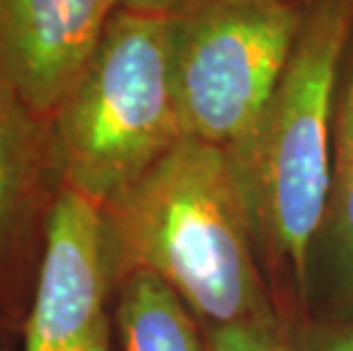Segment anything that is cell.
<instances>
[{
    "label": "cell",
    "instance_id": "1",
    "mask_svg": "<svg viewBox=\"0 0 353 351\" xmlns=\"http://www.w3.org/2000/svg\"><path fill=\"white\" fill-rule=\"evenodd\" d=\"M353 0H307L301 32L260 119L228 148L281 331L312 305V256L330 185L335 92Z\"/></svg>",
    "mask_w": 353,
    "mask_h": 351
},
{
    "label": "cell",
    "instance_id": "2",
    "mask_svg": "<svg viewBox=\"0 0 353 351\" xmlns=\"http://www.w3.org/2000/svg\"><path fill=\"white\" fill-rule=\"evenodd\" d=\"M112 283L148 270L201 326L281 331L228 153L185 137L125 197L103 210ZM283 333V331H281Z\"/></svg>",
    "mask_w": 353,
    "mask_h": 351
},
{
    "label": "cell",
    "instance_id": "3",
    "mask_svg": "<svg viewBox=\"0 0 353 351\" xmlns=\"http://www.w3.org/2000/svg\"><path fill=\"white\" fill-rule=\"evenodd\" d=\"M48 123L62 185L101 210L119 203L187 137L171 17L117 10Z\"/></svg>",
    "mask_w": 353,
    "mask_h": 351
},
{
    "label": "cell",
    "instance_id": "4",
    "mask_svg": "<svg viewBox=\"0 0 353 351\" xmlns=\"http://www.w3.org/2000/svg\"><path fill=\"white\" fill-rule=\"evenodd\" d=\"M305 0H183L171 46L187 137L228 151L260 119L281 82Z\"/></svg>",
    "mask_w": 353,
    "mask_h": 351
},
{
    "label": "cell",
    "instance_id": "5",
    "mask_svg": "<svg viewBox=\"0 0 353 351\" xmlns=\"http://www.w3.org/2000/svg\"><path fill=\"white\" fill-rule=\"evenodd\" d=\"M112 292L103 210L62 185L21 326V351H114Z\"/></svg>",
    "mask_w": 353,
    "mask_h": 351
},
{
    "label": "cell",
    "instance_id": "6",
    "mask_svg": "<svg viewBox=\"0 0 353 351\" xmlns=\"http://www.w3.org/2000/svg\"><path fill=\"white\" fill-rule=\"evenodd\" d=\"M62 190L48 119L0 92V317L21 333Z\"/></svg>",
    "mask_w": 353,
    "mask_h": 351
},
{
    "label": "cell",
    "instance_id": "7",
    "mask_svg": "<svg viewBox=\"0 0 353 351\" xmlns=\"http://www.w3.org/2000/svg\"><path fill=\"white\" fill-rule=\"evenodd\" d=\"M117 10L119 0H0V92L50 119Z\"/></svg>",
    "mask_w": 353,
    "mask_h": 351
},
{
    "label": "cell",
    "instance_id": "8",
    "mask_svg": "<svg viewBox=\"0 0 353 351\" xmlns=\"http://www.w3.org/2000/svg\"><path fill=\"white\" fill-rule=\"evenodd\" d=\"M312 310L353 319V34L335 92L328 201L312 256Z\"/></svg>",
    "mask_w": 353,
    "mask_h": 351
},
{
    "label": "cell",
    "instance_id": "9",
    "mask_svg": "<svg viewBox=\"0 0 353 351\" xmlns=\"http://www.w3.org/2000/svg\"><path fill=\"white\" fill-rule=\"evenodd\" d=\"M112 317L119 351H212L190 305L148 270L114 281Z\"/></svg>",
    "mask_w": 353,
    "mask_h": 351
},
{
    "label": "cell",
    "instance_id": "10",
    "mask_svg": "<svg viewBox=\"0 0 353 351\" xmlns=\"http://www.w3.org/2000/svg\"><path fill=\"white\" fill-rule=\"evenodd\" d=\"M288 351H353V319L312 310L283 331Z\"/></svg>",
    "mask_w": 353,
    "mask_h": 351
},
{
    "label": "cell",
    "instance_id": "11",
    "mask_svg": "<svg viewBox=\"0 0 353 351\" xmlns=\"http://www.w3.org/2000/svg\"><path fill=\"white\" fill-rule=\"evenodd\" d=\"M205 333L212 351H288L283 333L276 328L228 326L208 328Z\"/></svg>",
    "mask_w": 353,
    "mask_h": 351
},
{
    "label": "cell",
    "instance_id": "12",
    "mask_svg": "<svg viewBox=\"0 0 353 351\" xmlns=\"http://www.w3.org/2000/svg\"><path fill=\"white\" fill-rule=\"evenodd\" d=\"M183 0H119V10L155 14V17H171Z\"/></svg>",
    "mask_w": 353,
    "mask_h": 351
},
{
    "label": "cell",
    "instance_id": "13",
    "mask_svg": "<svg viewBox=\"0 0 353 351\" xmlns=\"http://www.w3.org/2000/svg\"><path fill=\"white\" fill-rule=\"evenodd\" d=\"M19 331L14 328L10 322H7L5 317H0V347L3 345H12V342H17L19 340Z\"/></svg>",
    "mask_w": 353,
    "mask_h": 351
},
{
    "label": "cell",
    "instance_id": "14",
    "mask_svg": "<svg viewBox=\"0 0 353 351\" xmlns=\"http://www.w3.org/2000/svg\"><path fill=\"white\" fill-rule=\"evenodd\" d=\"M0 351H14V342H12V345H3V347H0Z\"/></svg>",
    "mask_w": 353,
    "mask_h": 351
},
{
    "label": "cell",
    "instance_id": "15",
    "mask_svg": "<svg viewBox=\"0 0 353 351\" xmlns=\"http://www.w3.org/2000/svg\"><path fill=\"white\" fill-rule=\"evenodd\" d=\"M305 3H307V0H305Z\"/></svg>",
    "mask_w": 353,
    "mask_h": 351
}]
</instances>
